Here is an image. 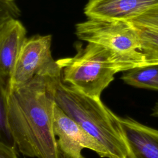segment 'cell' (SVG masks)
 <instances>
[{
    "label": "cell",
    "mask_w": 158,
    "mask_h": 158,
    "mask_svg": "<svg viewBox=\"0 0 158 158\" xmlns=\"http://www.w3.org/2000/svg\"><path fill=\"white\" fill-rule=\"evenodd\" d=\"M55 101L43 76L9 89L7 127L14 146L31 158H60L53 130Z\"/></svg>",
    "instance_id": "1"
},
{
    "label": "cell",
    "mask_w": 158,
    "mask_h": 158,
    "mask_svg": "<svg viewBox=\"0 0 158 158\" xmlns=\"http://www.w3.org/2000/svg\"><path fill=\"white\" fill-rule=\"evenodd\" d=\"M55 103L105 149L108 158H125L128 152L118 116L101 100L65 83L62 76L44 77Z\"/></svg>",
    "instance_id": "2"
},
{
    "label": "cell",
    "mask_w": 158,
    "mask_h": 158,
    "mask_svg": "<svg viewBox=\"0 0 158 158\" xmlns=\"http://www.w3.org/2000/svg\"><path fill=\"white\" fill-rule=\"evenodd\" d=\"M77 47L75 56L57 60L62 81L85 95L100 98L120 72L116 60L109 50L95 43Z\"/></svg>",
    "instance_id": "3"
},
{
    "label": "cell",
    "mask_w": 158,
    "mask_h": 158,
    "mask_svg": "<svg viewBox=\"0 0 158 158\" xmlns=\"http://www.w3.org/2000/svg\"><path fill=\"white\" fill-rule=\"evenodd\" d=\"M75 34L81 40L109 50L120 72L146 66L138 33L128 21L88 18L76 25Z\"/></svg>",
    "instance_id": "4"
},
{
    "label": "cell",
    "mask_w": 158,
    "mask_h": 158,
    "mask_svg": "<svg viewBox=\"0 0 158 158\" xmlns=\"http://www.w3.org/2000/svg\"><path fill=\"white\" fill-rule=\"evenodd\" d=\"M52 36L36 35L25 39L17 58L9 89L24 85L35 76L61 75V69L51 53Z\"/></svg>",
    "instance_id": "5"
},
{
    "label": "cell",
    "mask_w": 158,
    "mask_h": 158,
    "mask_svg": "<svg viewBox=\"0 0 158 158\" xmlns=\"http://www.w3.org/2000/svg\"><path fill=\"white\" fill-rule=\"evenodd\" d=\"M53 130L60 158H85L83 149L94 151L101 157L108 154L99 143L88 134L77 122L65 114L55 103L53 112Z\"/></svg>",
    "instance_id": "6"
},
{
    "label": "cell",
    "mask_w": 158,
    "mask_h": 158,
    "mask_svg": "<svg viewBox=\"0 0 158 158\" xmlns=\"http://www.w3.org/2000/svg\"><path fill=\"white\" fill-rule=\"evenodd\" d=\"M158 5V0H88L84 8L88 18L128 21Z\"/></svg>",
    "instance_id": "7"
},
{
    "label": "cell",
    "mask_w": 158,
    "mask_h": 158,
    "mask_svg": "<svg viewBox=\"0 0 158 158\" xmlns=\"http://www.w3.org/2000/svg\"><path fill=\"white\" fill-rule=\"evenodd\" d=\"M128 152L125 158H158V130L118 117Z\"/></svg>",
    "instance_id": "8"
},
{
    "label": "cell",
    "mask_w": 158,
    "mask_h": 158,
    "mask_svg": "<svg viewBox=\"0 0 158 158\" xmlns=\"http://www.w3.org/2000/svg\"><path fill=\"white\" fill-rule=\"evenodd\" d=\"M26 35V28L18 19H11L0 27V77L9 85Z\"/></svg>",
    "instance_id": "9"
},
{
    "label": "cell",
    "mask_w": 158,
    "mask_h": 158,
    "mask_svg": "<svg viewBox=\"0 0 158 158\" xmlns=\"http://www.w3.org/2000/svg\"><path fill=\"white\" fill-rule=\"evenodd\" d=\"M121 79L136 88L158 90V65L132 69L124 72Z\"/></svg>",
    "instance_id": "10"
},
{
    "label": "cell",
    "mask_w": 158,
    "mask_h": 158,
    "mask_svg": "<svg viewBox=\"0 0 158 158\" xmlns=\"http://www.w3.org/2000/svg\"><path fill=\"white\" fill-rule=\"evenodd\" d=\"M9 85L0 77V141L15 146L7 123V104Z\"/></svg>",
    "instance_id": "11"
},
{
    "label": "cell",
    "mask_w": 158,
    "mask_h": 158,
    "mask_svg": "<svg viewBox=\"0 0 158 158\" xmlns=\"http://www.w3.org/2000/svg\"><path fill=\"white\" fill-rule=\"evenodd\" d=\"M20 15L16 0H0V27L11 19H18Z\"/></svg>",
    "instance_id": "12"
},
{
    "label": "cell",
    "mask_w": 158,
    "mask_h": 158,
    "mask_svg": "<svg viewBox=\"0 0 158 158\" xmlns=\"http://www.w3.org/2000/svg\"><path fill=\"white\" fill-rule=\"evenodd\" d=\"M0 158H18L14 147L0 141Z\"/></svg>",
    "instance_id": "13"
},
{
    "label": "cell",
    "mask_w": 158,
    "mask_h": 158,
    "mask_svg": "<svg viewBox=\"0 0 158 158\" xmlns=\"http://www.w3.org/2000/svg\"><path fill=\"white\" fill-rule=\"evenodd\" d=\"M151 115L154 117H158V102H157L155 105L154 106L152 109V114Z\"/></svg>",
    "instance_id": "14"
}]
</instances>
